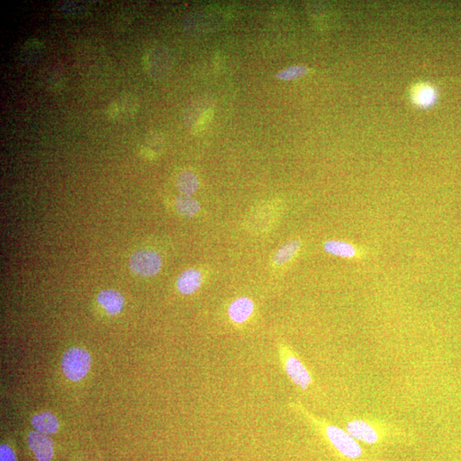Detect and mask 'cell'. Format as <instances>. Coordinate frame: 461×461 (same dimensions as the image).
<instances>
[{
  "label": "cell",
  "mask_w": 461,
  "mask_h": 461,
  "mask_svg": "<svg viewBox=\"0 0 461 461\" xmlns=\"http://www.w3.org/2000/svg\"><path fill=\"white\" fill-rule=\"evenodd\" d=\"M28 441L31 451L38 461H51L53 458V441L49 437L38 432L29 434Z\"/></svg>",
  "instance_id": "cell-5"
},
{
  "label": "cell",
  "mask_w": 461,
  "mask_h": 461,
  "mask_svg": "<svg viewBox=\"0 0 461 461\" xmlns=\"http://www.w3.org/2000/svg\"><path fill=\"white\" fill-rule=\"evenodd\" d=\"M176 207L178 212L185 217H193L199 211L200 205L194 199L189 195H180L176 200Z\"/></svg>",
  "instance_id": "cell-13"
},
{
  "label": "cell",
  "mask_w": 461,
  "mask_h": 461,
  "mask_svg": "<svg viewBox=\"0 0 461 461\" xmlns=\"http://www.w3.org/2000/svg\"><path fill=\"white\" fill-rule=\"evenodd\" d=\"M120 106H121L122 114H125L129 116L134 115L135 112L137 111L138 103L134 96L131 94L123 95L121 99L118 101Z\"/></svg>",
  "instance_id": "cell-16"
},
{
  "label": "cell",
  "mask_w": 461,
  "mask_h": 461,
  "mask_svg": "<svg viewBox=\"0 0 461 461\" xmlns=\"http://www.w3.org/2000/svg\"><path fill=\"white\" fill-rule=\"evenodd\" d=\"M346 431L356 441L368 444H374L378 441V433L369 423L363 420L350 421L346 426Z\"/></svg>",
  "instance_id": "cell-6"
},
{
  "label": "cell",
  "mask_w": 461,
  "mask_h": 461,
  "mask_svg": "<svg viewBox=\"0 0 461 461\" xmlns=\"http://www.w3.org/2000/svg\"><path fill=\"white\" fill-rule=\"evenodd\" d=\"M98 302L111 315H118L124 306V297L115 290H104L98 296Z\"/></svg>",
  "instance_id": "cell-9"
},
{
  "label": "cell",
  "mask_w": 461,
  "mask_h": 461,
  "mask_svg": "<svg viewBox=\"0 0 461 461\" xmlns=\"http://www.w3.org/2000/svg\"><path fill=\"white\" fill-rule=\"evenodd\" d=\"M254 303L248 297H240L232 302L228 308V315L234 322L242 324L253 315Z\"/></svg>",
  "instance_id": "cell-7"
},
{
  "label": "cell",
  "mask_w": 461,
  "mask_h": 461,
  "mask_svg": "<svg viewBox=\"0 0 461 461\" xmlns=\"http://www.w3.org/2000/svg\"><path fill=\"white\" fill-rule=\"evenodd\" d=\"M0 461H17L13 448L6 444L0 446Z\"/></svg>",
  "instance_id": "cell-19"
},
{
  "label": "cell",
  "mask_w": 461,
  "mask_h": 461,
  "mask_svg": "<svg viewBox=\"0 0 461 461\" xmlns=\"http://www.w3.org/2000/svg\"><path fill=\"white\" fill-rule=\"evenodd\" d=\"M90 367L91 355L81 348H69L62 360L64 374L72 381H80L86 377Z\"/></svg>",
  "instance_id": "cell-1"
},
{
  "label": "cell",
  "mask_w": 461,
  "mask_h": 461,
  "mask_svg": "<svg viewBox=\"0 0 461 461\" xmlns=\"http://www.w3.org/2000/svg\"><path fill=\"white\" fill-rule=\"evenodd\" d=\"M177 189L183 195H191L199 188V180L195 174L185 171L180 174L176 183Z\"/></svg>",
  "instance_id": "cell-14"
},
{
  "label": "cell",
  "mask_w": 461,
  "mask_h": 461,
  "mask_svg": "<svg viewBox=\"0 0 461 461\" xmlns=\"http://www.w3.org/2000/svg\"><path fill=\"white\" fill-rule=\"evenodd\" d=\"M327 439L338 449L340 454L350 459H357L362 455V449L357 441L344 430L335 425H327L325 430Z\"/></svg>",
  "instance_id": "cell-2"
},
{
  "label": "cell",
  "mask_w": 461,
  "mask_h": 461,
  "mask_svg": "<svg viewBox=\"0 0 461 461\" xmlns=\"http://www.w3.org/2000/svg\"><path fill=\"white\" fill-rule=\"evenodd\" d=\"M301 247L300 241L292 240L283 246L274 255V261L277 265L285 264L295 255Z\"/></svg>",
  "instance_id": "cell-15"
},
{
  "label": "cell",
  "mask_w": 461,
  "mask_h": 461,
  "mask_svg": "<svg viewBox=\"0 0 461 461\" xmlns=\"http://www.w3.org/2000/svg\"><path fill=\"white\" fill-rule=\"evenodd\" d=\"M308 72V69L304 67V66H293V67L288 68L285 71L278 73L277 77L281 80H294L306 75Z\"/></svg>",
  "instance_id": "cell-17"
},
{
  "label": "cell",
  "mask_w": 461,
  "mask_h": 461,
  "mask_svg": "<svg viewBox=\"0 0 461 461\" xmlns=\"http://www.w3.org/2000/svg\"><path fill=\"white\" fill-rule=\"evenodd\" d=\"M107 118L111 120H116L122 115L121 106L118 101H114L108 104L106 110Z\"/></svg>",
  "instance_id": "cell-20"
},
{
  "label": "cell",
  "mask_w": 461,
  "mask_h": 461,
  "mask_svg": "<svg viewBox=\"0 0 461 461\" xmlns=\"http://www.w3.org/2000/svg\"><path fill=\"white\" fill-rule=\"evenodd\" d=\"M411 98L417 106L428 107L435 101L436 92L426 84H417L411 91Z\"/></svg>",
  "instance_id": "cell-12"
},
{
  "label": "cell",
  "mask_w": 461,
  "mask_h": 461,
  "mask_svg": "<svg viewBox=\"0 0 461 461\" xmlns=\"http://www.w3.org/2000/svg\"><path fill=\"white\" fill-rule=\"evenodd\" d=\"M324 249L329 254L343 258H355L359 255V250L355 246L338 240L325 242Z\"/></svg>",
  "instance_id": "cell-11"
},
{
  "label": "cell",
  "mask_w": 461,
  "mask_h": 461,
  "mask_svg": "<svg viewBox=\"0 0 461 461\" xmlns=\"http://www.w3.org/2000/svg\"><path fill=\"white\" fill-rule=\"evenodd\" d=\"M281 355L285 373L290 381L300 387L302 390H307L312 383V378L303 362L297 356L286 350L285 348H282Z\"/></svg>",
  "instance_id": "cell-4"
},
{
  "label": "cell",
  "mask_w": 461,
  "mask_h": 461,
  "mask_svg": "<svg viewBox=\"0 0 461 461\" xmlns=\"http://www.w3.org/2000/svg\"><path fill=\"white\" fill-rule=\"evenodd\" d=\"M202 274L197 269H189L180 274L177 281V288L184 295L195 293L202 285Z\"/></svg>",
  "instance_id": "cell-8"
},
{
  "label": "cell",
  "mask_w": 461,
  "mask_h": 461,
  "mask_svg": "<svg viewBox=\"0 0 461 461\" xmlns=\"http://www.w3.org/2000/svg\"><path fill=\"white\" fill-rule=\"evenodd\" d=\"M129 267L132 272L138 276L152 277L161 270L162 259L155 251L139 250L132 255Z\"/></svg>",
  "instance_id": "cell-3"
},
{
  "label": "cell",
  "mask_w": 461,
  "mask_h": 461,
  "mask_svg": "<svg viewBox=\"0 0 461 461\" xmlns=\"http://www.w3.org/2000/svg\"><path fill=\"white\" fill-rule=\"evenodd\" d=\"M32 425L38 432L44 434V435L55 434L59 429V423H58L57 417L49 412H43L34 416L32 418Z\"/></svg>",
  "instance_id": "cell-10"
},
{
  "label": "cell",
  "mask_w": 461,
  "mask_h": 461,
  "mask_svg": "<svg viewBox=\"0 0 461 461\" xmlns=\"http://www.w3.org/2000/svg\"><path fill=\"white\" fill-rule=\"evenodd\" d=\"M213 115H214V111H213V108H208L207 110H205L203 113L201 114L199 119L197 120L194 125H193V133L199 134L200 132L204 131L208 122H211Z\"/></svg>",
  "instance_id": "cell-18"
}]
</instances>
